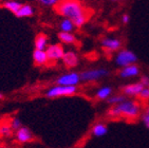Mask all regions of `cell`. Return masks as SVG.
Returning <instances> with one entry per match:
<instances>
[{
    "label": "cell",
    "instance_id": "obj_17",
    "mask_svg": "<svg viewBox=\"0 0 149 148\" xmlns=\"http://www.w3.org/2000/svg\"><path fill=\"white\" fill-rule=\"evenodd\" d=\"M74 28H75L74 23L72 22L70 19H67V18H63L59 22L60 32H63V33H72Z\"/></svg>",
    "mask_w": 149,
    "mask_h": 148
},
{
    "label": "cell",
    "instance_id": "obj_10",
    "mask_svg": "<svg viewBox=\"0 0 149 148\" xmlns=\"http://www.w3.org/2000/svg\"><path fill=\"white\" fill-rule=\"evenodd\" d=\"M140 68H139L136 65H130L127 66L125 68H122L120 72H118V75L122 78H130V77H135L140 74Z\"/></svg>",
    "mask_w": 149,
    "mask_h": 148
},
{
    "label": "cell",
    "instance_id": "obj_29",
    "mask_svg": "<svg viewBox=\"0 0 149 148\" xmlns=\"http://www.w3.org/2000/svg\"><path fill=\"white\" fill-rule=\"evenodd\" d=\"M3 97H4V96H3V94L1 93V92H0V100H2Z\"/></svg>",
    "mask_w": 149,
    "mask_h": 148
},
{
    "label": "cell",
    "instance_id": "obj_3",
    "mask_svg": "<svg viewBox=\"0 0 149 148\" xmlns=\"http://www.w3.org/2000/svg\"><path fill=\"white\" fill-rule=\"evenodd\" d=\"M114 61L118 67L125 68L127 66L135 65V63L138 61V56L130 50L123 49V50L118 51V54L115 55Z\"/></svg>",
    "mask_w": 149,
    "mask_h": 148
},
{
    "label": "cell",
    "instance_id": "obj_1",
    "mask_svg": "<svg viewBox=\"0 0 149 148\" xmlns=\"http://www.w3.org/2000/svg\"><path fill=\"white\" fill-rule=\"evenodd\" d=\"M56 11L61 16L70 19L75 27L80 28L87 21L86 11L78 1H63L56 6Z\"/></svg>",
    "mask_w": 149,
    "mask_h": 148
},
{
    "label": "cell",
    "instance_id": "obj_16",
    "mask_svg": "<svg viewBox=\"0 0 149 148\" xmlns=\"http://www.w3.org/2000/svg\"><path fill=\"white\" fill-rule=\"evenodd\" d=\"M32 15H34V9L33 6L30 4H22V6L20 8V10L18 11V13L16 14L18 18L22 17H30Z\"/></svg>",
    "mask_w": 149,
    "mask_h": 148
},
{
    "label": "cell",
    "instance_id": "obj_14",
    "mask_svg": "<svg viewBox=\"0 0 149 148\" xmlns=\"http://www.w3.org/2000/svg\"><path fill=\"white\" fill-rule=\"evenodd\" d=\"M33 60L36 65H45L48 61V56H47L46 51H39V50H34L33 52Z\"/></svg>",
    "mask_w": 149,
    "mask_h": 148
},
{
    "label": "cell",
    "instance_id": "obj_4",
    "mask_svg": "<svg viewBox=\"0 0 149 148\" xmlns=\"http://www.w3.org/2000/svg\"><path fill=\"white\" fill-rule=\"evenodd\" d=\"M77 88L76 87H66V86L55 85L49 88L46 92V96L48 98H56L60 96H70L76 93Z\"/></svg>",
    "mask_w": 149,
    "mask_h": 148
},
{
    "label": "cell",
    "instance_id": "obj_15",
    "mask_svg": "<svg viewBox=\"0 0 149 148\" xmlns=\"http://www.w3.org/2000/svg\"><path fill=\"white\" fill-rule=\"evenodd\" d=\"M112 94V88L109 86H105V87H102L96 91L95 96L97 97L98 100H108Z\"/></svg>",
    "mask_w": 149,
    "mask_h": 148
},
{
    "label": "cell",
    "instance_id": "obj_22",
    "mask_svg": "<svg viewBox=\"0 0 149 148\" xmlns=\"http://www.w3.org/2000/svg\"><path fill=\"white\" fill-rule=\"evenodd\" d=\"M10 127H11L12 130H15V131L19 130V129L22 127L21 121H20L19 119H17V117H14V119L11 121V125H10Z\"/></svg>",
    "mask_w": 149,
    "mask_h": 148
},
{
    "label": "cell",
    "instance_id": "obj_24",
    "mask_svg": "<svg viewBox=\"0 0 149 148\" xmlns=\"http://www.w3.org/2000/svg\"><path fill=\"white\" fill-rule=\"evenodd\" d=\"M142 120H143L144 125L146 126L147 128H149V106L144 110L143 115H142Z\"/></svg>",
    "mask_w": 149,
    "mask_h": 148
},
{
    "label": "cell",
    "instance_id": "obj_5",
    "mask_svg": "<svg viewBox=\"0 0 149 148\" xmlns=\"http://www.w3.org/2000/svg\"><path fill=\"white\" fill-rule=\"evenodd\" d=\"M107 75H109V71L104 68L92 69V70H87L79 73L80 80L83 82H96L103 77H106Z\"/></svg>",
    "mask_w": 149,
    "mask_h": 148
},
{
    "label": "cell",
    "instance_id": "obj_13",
    "mask_svg": "<svg viewBox=\"0 0 149 148\" xmlns=\"http://www.w3.org/2000/svg\"><path fill=\"white\" fill-rule=\"evenodd\" d=\"M48 37L45 34H38L37 36L35 37V50H39V51H46L47 48H48Z\"/></svg>",
    "mask_w": 149,
    "mask_h": 148
},
{
    "label": "cell",
    "instance_id": "obj_27",
    "mask_svg": "<svg viewBox=\"0 0 149 148\" xmlns=\"http://www.w3.org/2000/svg\"><path fill=\"white\" fill-rule=\"evenodd\" d=\"M141 83L143 84V86L145 88H149V77L147 76H143L142 80H141Z\"/></svg>",
    "mask_w": 149,
    "mask_h": 148
},
{
    "label": "cell",
    "instance_id": "obj_23",
    "mask_svg": "<svg viewBox=\"0 0 149 148\" xmlns=\"http://www.w3.org/2000/svg\"><path fill=\"white\" fill-rule=\"evenodd\" d=\"M12 134V129L10 126L3 125L0 127V135L2 137H10Z\"/></svg>",
    "mask_w": 149,
    "mask_h": 148
},
{
    "label": "cell",
    "instance_id": "obj_6",
    "mask_svg": "<svg viewBox=\"0 0 149 148\" xmlns=\"http://www.w3.org/2000/svg\"><path fill=\"white\" fill-rule=\"evenodd\" d=\"M79 73L70 72V73L63 74L56 78L55 83L57 86H66V87H76L80 83Z\"/></svg>",
    "mask_w": 149,
    "mask_h": 148
},
{
    "label": "cell",
    "instance_id": "obj_21",
    "mask_svg": "<svg viewBox=\"0 0 149 148\" xmlns=\"http://www.w3.org/2000/svg\"><path fill=\"white\" fill-rule=\"evenodd\" d=\"M58 37L65 43H73L76 40L75 36L72 33H63V32H60L59 34H58Z\"/></svg>",
    "mask_w": 149,
    "mask_h": 148
},
{
    "label": "cell",
    "instance_id": "obj_8",
    "mask_svg": "<svg viewBox=\"0 0 149 148\" xmlns=\"http://www.w3.org/2000/svg\"><path fill=\"white\" fill-rule=\"evenodd\" d=\"M144 88L145 87L143 86V84L139 82V83L130 84V85L125 86V87H123L122 90H123L124 95H126V96H139Z\"/></svg>",
    "mask_w": 149,
    "mask_h": 148
},
{
    "label": "cell",
    "instance_id": "obj_19",
    "mask_svg": "<svg viewBox=\"0 0 149 148\" xmlns=\"http://www.w3.org/2000/svg\"><path fill=\"white\" fill-rule=\"evenodd\" d=\"M2 6L4 9L9 10V11H11L12 13H14L16 15L18 13V11L20 10V8L22 6V4L18 2V1H6L2 4Z\"/></svg>",
    "mask_w": 149,
    "mask_h": 148
},
{
    "label": "cell",
    "instance_id": "obj_12",
    "mask_svg": "<svg viewBox=\"0 0 149 148\" xmlns=\"http://www.w3.org/2000/svg\"><path fill=\"white\" fill-rule=\"evenodd\" d=\"M63 61L67 67L73 68L75 66H77L78 57L74 52H71V51L65 52V54H63Z\"/></svg>",
    "mask_w": 149,
    "mask_h": 148
},
{
    "label": "cell",
    "instance_id": "obj_2",
    "mask_svg": "<svg viewBox=\"0 0 149 148\" xmlns=\"http://www.w3.org/2000/svg\"><path fill=\"white\" fill-rule=\"evenodd\" d=\"M141 113V105L138 102L127 100L118 105L113 106L108 111V115L113 117H136Z\"/></svg>",
    "mask_w": 149,
    "mask_h": 148
},
{
    "label": "cell",
    "instance_id": "obj_28",
    "mask_svg": "<svg viewBox=\"0 0 149 148\" xmlns=\"http://www.w3.org/2000/svg\"><path fill=\"white\" fill-rule=\"evenodd\" d=\"M122 21H123L124 24H128L130 21V16L128 14H124L123 17H122Z\"/></svg>",
    "mask_w": 149,
    "mask_h": 148
},
{
    "label": "cell",
    "instance_id": "obj_20",
    "mask_svg": "<svg viewBox=\"0 0 149 148\" xmlns=\"http://www.w3.org/2000/svg\"><path fill=\"white\" fill-rule=\"evenodd\" d=\"M127 101V96L126 95H124V94H118V95H111V96L107 100V103L109 104V105H113V106H116L120 103L125 102Z\"/></svg>",
    "mask_w": 149,
    "mask_h": 148
},
{
    "label": "cell",
    "instance_id": "obj_25",
    "mask_svg": "<svg viewBox=\"0 0 149 148\" xmlns=\"http://www.w3.org/2000/svg\"><path fill=\"white\" fill-rule=\"evenodd\" d=\"M39 3L46 6H56L59 2H58L57 0H40Z\"/></svg>",
    "mask_w": 149,
    "mask_h": 148
},
{
    "label": "cell",
    "instance_id": "obj_9",
    "mask_svg": "<svg viewBox=\"0 0 149 148\" xmlns=\"http://www.w3.org/2000/svg\"><path fill=\"white\" fill-rule=\"evenodd\" d=\"M100 45L103 48H105L108 51H118L120 50V46H122V41L116 38H103L100 41Z\"/></svg>",
    "mask_w": 149,
    "mask_h": 148
},
{
    "label": "cell",
    "instance_id": "obj_11",
    "mask_svg": "<svg viewBox=\"0 0 149 148\" xmlns=\"http://www.w3.org/2000/svg\"><path fill=\"white\" fill-rule=\"evenodd\" d=\"M16 140L19 143H26L33 140V134L31 130L26 127H21L19 130L16 131Z\"/></svg>",
    "mask_w": 149,
    "mask_h": 148
},
{
    "label": "cell",
    "instance_id": "obj_18",
    "mask_svg": "<svg viewBox=\"0 0 149 148\" xmlns=\"http://www.w3.org/2000/svg\"><path fill=\"white\" fill-rule=\"evenodd\" d=\"M108 132V127L103 123H98L96 125H94V127L92 128V133L94 137H104L105 134Z\"/></svg>",
    "mask_w": 149,
    "mask_h": 148
},
{
    "label": "cell",
    "instance_id": "obj_7",
    "mask_svg": "<svg viewBox=\"0 0 149 148\" xmlns=\"http://www.w3.org/2000/svg\"><path fill=\"white\" fill-rule=\"evenodd\" d=\"M47 56L49 60H57V59H63V56L65 54V50L60 45H51L48 46L46 50Z\"/></svg>",
    "mask_w": 149,
    "mask_h": 148
},
{
    "label": "cell",
    "instance_id": "obj_30",
    "mask_svg": "<svg viewBox=\"0 0 149 148\" xmlns=\"http://www.w3.org/2000/svg\"><path fill=\"white\" fill-rule=\"evenodd\" d=\"M0 148H8V147H4V146H1Z\"/></svg>",
    "mask_w": 149,
    "mask_h": 148
},
{
    "label": "cell",
    "instance_id": "obj_26",
    "mask_svg": "<svg viewBox=\"0 0 149 148\" xmlns=\"http://www.w3.org/2000/svg\"><path fill=\"white\" fill-rule=\"evenodd\" d=\"M139 97L142 100H149V88H144L139 95Z\"/></svg>",
    "mask_w": 149,
    "mask_h": 148
}]
</instances>
